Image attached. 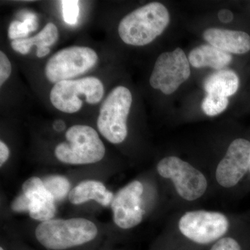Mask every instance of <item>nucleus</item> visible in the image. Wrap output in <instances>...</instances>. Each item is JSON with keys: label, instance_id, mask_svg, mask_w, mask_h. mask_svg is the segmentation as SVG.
Instances as JSON below:
<instances>
[{"label": "nucleus", "instance_id": "f257e3e1", "mask_svg": "<svg viewBox=\"0 0 250 250\" xmlns=\"http://www.w3.org/2000/svg\"><path fill=\"white\" fill-rule=\"evenodd\" d=\"M98 228L88 219H52L35 229L36 241L47 250H72L93 243Z\"/></svg>", "mask_w": 250, "mask_h": 250}, {"label": "nucleus", "instance_id": "f03ea898", "mask_svg": "<svg viewBox=\"0 0 250 250\" xmlns=\"http://www.w3.org/2000/svg\"><path fill=\"white\" fill-rule=\"evenodd\" d=\"M170 22L167 8L150 2L125 16L118 24V32L126 45L145 46L161 35Z\"/></svg>", "mask_w": 250, "mask_h": 250}, {"label": "nucleus", "instance_id": "7ed1b4c3", "mask_svg": "<svg viewBox=\"0 0 250 250\" xmlns=\"http://www.w3.org/2000/svg\"><path fill=\"white\" fill-rule=\"evenodd\" d=\"M65 141L56 146L54 154L59 161L70 165H87L103 160L104 145L96 130L88 125L70 126L65 134Z\"/></svg>", "mask_w": 250, "mask_h": 250}, {"label": "nucleus", "instance_id": "20e7f679", "mask_svg": "<svg viewBox=\"0 0 250 250\" xmlns=\"http://www.w3.org/2000/svg\"><path fill=\"white\" fill-rule=\"evenodd\" d=\"M104 95V86L100 79L85 77L55 83L50 90L49 100L59 111L72 114L82 109L83 102L90 105L98 104Z\"/></svg>", "mask_w": 250, "mask_h": 250}, {"label": "nucleus", "instance_id": "39448f33", "mask_svg": "<svg viewBox=\"0 0 250 250\" xmlns=\"http://www.w3.org/2000/svg\"><path fill=\"white\" fill-rule=\"evenodd\" d=\"M132 100L131 91L118 85L108 93L100 106L97 121L98 131L112 144H120L127 136L126 123Z\"/></svg>", "mask_w": 250, "mask_h": 250}, {"label": "nucleus", "instance_id": "423d86ee", "mask_svg": "<svg viewBox=\"0 0 250 250\" xmlns=\"http://www.w3.org/2000/svg\"><path fill=\"white\" fill-rule=\"evenodd\" d=\"M98 55L93 49L85 46H71L61 49L47 61L45 75L50 83L75 80L94 68Z\"/></svg>", "mask_w": 250, "mask_h": 250}, {"label": "nucleus", "instance_id": "0eeeda50", "mask_svg": "<svg viewBox=\"0 0 250 250\" xmlns=\"http://www.w3.org/2000/svg\"><path fill=\"white\" fill-rule=\"evenodd\" d=\"M158 173L173 182L179 196L195 201L205 193L208 182L200 170L177 156H167L156 166Z\"/></svg>", "mask_w": 250, "mask_h": 250}, {"label": "nucleus", "instance_id": "6e6552de", "mask_svg": "<svg viewBox=\"0 0 250 250\" xmlns=\"http://www.w3.org/2000/svg\"><path fill=\"white\" fill-rule=\"evenodd\" d=\"M229 223L223 213L208 210H192L186 213L179 222L181 233L197 244L218 241L228 232Z\"/></svg>", "mask_w": 250, "mask_h": 250}, {"label": "nucleus", "instance_id": "1a4fd4ad", "mask_svg": "<svg viewBox=\"0 0 250 250\" xmlns=\"http://www.w3.org/2000/svg\"><path fill=\"white\" fill-rule=\"evenodd\" d=\"M190 75V62L183 49L164 52L156 59L149 83L153 88L170 95L188 80Z\"/></svg>", "mask_w": 250, "mask_h": 250}, {"label": "nucleus", "instance_id": "9d476101", "mask_svg": "<svg viewBox=\"0 0 250 250\" xmlns=\"http://www.w3.org/2000/svg\"><path fill=\"white\" fill-rule=\"evenodd\" d=\"M143 186L139 181H134L121 188L113 197L111 204L113 219L118 228L129 229L142 222L141 196Z\"/></svg>", "mask_w": 250, "mask_h": 250}, {"label": "nucleus", "instance_id": "9b49d317", "mask_svg": "<svg viewBox=\"0 0 250 250\" xmlns=\"http://www.w3.org/2000/svg\"><path fill=\"white\" fill-rule=\"evenodd\" d=\"M249 169L250 142L246 139H236L229 146L225 157L219 163L215 178L223 187H233Z\"/></svg>", "mask_w": 250, "mask_h": 250}, {"label": "nucleus", "instance_id": "f8f14e48", "mask_svg": "<svg viewBox=\"0 0 250 250\" xmlns=\"http://www.w3.org/2000/svg\"><path fill=\"white\" fill-rule=\"evenodd\" d=\"M22 191L31 200L29 214L31 218L41 223L53 219L57 213L56 201L45 188L43 181L37 177L28 179L22 184Z\"/></svg>", "mask_w": 250, "mask_h": 250}, {"label": "nucleus", "instance_id": "ddd939ff", "mask_svg": "<svg viewBox=\"0 0 250 250\" xmlns=\"http://www.w3.org/2000/svg\"><path fill=\"white\" fill-rule=\"evenodd\" d=\"M210 45L229 54H243L250 50V36L244 31L210 28L203 34Z\"/></svg>", "mask_w": 250, "mask_h": 250}, {"label": "nucleus", "instance_id": "4468645a", "mask_svg": "<svg viewBox=\"0 0 250 250\" xmlns=\"http://www.w3.org/2000/svg\"><path fill=\"white\" fill-rule=\"evenodd\" d=\"M69 200L72 205H80L90 200H95L100 205L107 207L113 201V192L104 184L96 180H85L77 184L70 190Z\"/></svg>", "mask_w": 250, "mask_h": 250}, {"label": "nucleus", "instance_id": "2eb2a0df", "mask_svg": "<svg viewBox=\"0 0 250 250\" xmlns=\"http://www.w3.org/2000/svg\"><path fill=\"white\" fill-rule=\"evenodd\" d=\"M188 59L190 65L196 68L210 67L220 70L231 62L232 57L231 54L207 44L192 49Z\"/></svg>", "mask_w": 250, "mask_h": 250}, {"label": "nucleus", "instance_id": "dca6fc26", "mask_svg": "<svg viewBox=\"0 0 250 250\" xmlns=\"http://www.w3.org/2000/svg\"><path fill=\"white\" fill-rule=\"evenodd\" d=\"M239 87V78L234 71L231 70H217L205 79L204 89L207 94L219 96H231L236 93Z\"/></svg>", "mask_w": 250, "mask_h": 250}, {"label": "nucleus", "instance_id": "f3484780", "mask_svg": "<svg viewBox=\"0 0 250 250\" xmlns=\"http://www.w3.org/2000/svg\"><path fill=\"white\" fill-rule=\"evenodd\" d=\"M59 37L58 28L54 23L49 22L36 36L11 41V46L15 52L26 55L33 46H36V49L50 48L59 40Z\"/></svg>", "mask_w": 250, "mask_h": 250}, {"label": "nucleus", "instance_id": "a211bd4d", "mask_svg": "<svg viewBox=\"0 0 250 250\" xmlns=\"http://www.w3.org/2000/svg\"><path fill=\"white\" fill-rule=\"evenodd\" d=\"M43 184L55 201H62L70 193V182L63 176H48L44 179Z\"/></svg>", "mask_w": 250, "mask_h": 250}, {"label": "nucleus", "instance_id": "6ab92c4d", "mask_svg": "<svg viewBox=\"0 0 250 250\" xmlns=\"http://www.w3.org/2000/svg\"><path fill=\"white\" fill-rule=\"evenodd\" d=\"M229 104L228 98L213 94H207L202 104V111L207 116H218L226 110Z\"/></svg>", "mask_w": 250, "mask_h": 250}, {"label": "nucleus", "instance_id": "aec40b11", "mask_svg": "<svg viewBox=\"0 0 250 250\" xmlns=\"http://www.w3.org/2000/svg\"><path fill=\"white\" fill-rule=\"evenodd\" d=\"M62 8V18L67 24L74 25L77 24L80 16L79 1L75 0H65L61 1Z\"/></svg>", "mask_w": 250, "mask_h": 250}, {"label": "nucleus", "instance_id": "412c9836", "mask_svg": "<svg viewBox=\"0 0 250 250\" xmlns=\"http://www.w3.org/2000/svg\"><path fill=\"white\" fill-rule=\"evenodd\" d=\"M32 31L30 26L25 21L21 22L14 21L9 24L8 29V36L10 40L12 41L28 38L29 33Z\"/></svg>", "mask_w": 250, "mask_h": 250}, {"label": "nucleus", "instance_id": "4be33fe9", "mask_svg": "<svg viewBox=\"0 0 250 250\" xmlns=\"http://www.w3.org/2000/svg\"><path fill=\"white\" fill-rule=\"evenodd\" d=\"M12 72V65L9 58L2 51L0 52V85L2 87Z\"/></svg>", "mask_w": 250, "mask_h": 250}, {"label": "nucleus", "instance_id": "5701e85b", "mask_svg": "<svg viewBox=\"0 0 250 250\" xmlns=\"http://www.w3.org/2000/svg\"><path fill=\"white\" fill-rule=\"evenodd\" d=\"M210 250H241L239 243L230 237L220 238Z\"/></svg>", "mask_w": 250, "mask_h": 250}, {"label": "nucleus", "instance_id": "b1692460", "mask_svg": "<svg viewBox=\"0 0 250 250\" xmlns=\"http://www.w3.org/2000/svg\"><path fill=\"white\" fill-rule=\"evenodd\" d=\"M31 205V200L24 193L21 194L14 199L11 203V209L17 213L28 211Z\"/></svg>", "mask_w": 250, "mask_h": 250}, {"label": "nucleus", "instance_id": "393cba45", "mask_svg": "<svg viewBox=\"0 0 250 250\" xmlns=\"http://www.w3.org/2000/svg\"><path fill=\"white\" fill-rule=\"evenodd\" d=\"M9 147L2 141H0V166L1 167L9 159Z\"/></svg>", "mask_w": 250, "mask_h": 250}, {"label": "nucleus", "instance_id": "a878e982", "mask_svg": "<svg viewBox=\"0 0 250 250\" xmlns=\"http://www.w3.org/2000/svg\"><path fill=\"white\" fill-rule=\"evenodd\" d=\"M218 17L220 22L229 23L233 21V14L230 10L223 9L219 11Z\"/></svg>", "mask_w": 250, "mask_h": 250}, {"label": "nucleus", "instance_id": "bb28decb", "mask_svg": "<svg viewBox=\"0 0 250 250\" xmlns=\"http://www.w3.org/2000/svg\"></svg>", "mask_w": 250, "mask_h": 250}]
</instances>
